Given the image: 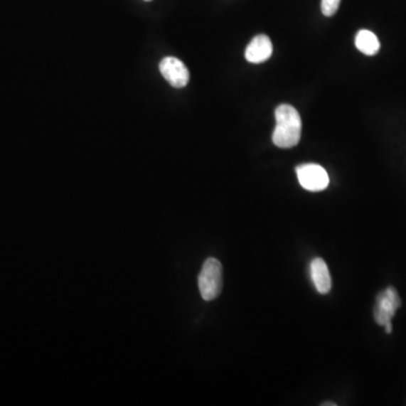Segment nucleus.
Returning a JSON list of instances; mask_svg holds the SVG:
<instances>
[{
	"label": "nucleus",
	"instance_id": "nucleus-1",
	"mask_svg": "<svg viewBox=\"0 0 406 406\" xmlns=\"http://www.w3.org/2000/svg\"><path fill=\"white\" fill-rule=\"evenodd\" d=\"M276 128L273 131V144L279 148L294 147L301 137V117L297 109L289 104H281L276 109Z\"/></svg>",
	"mask_w": 406,
	"mask_h": 406
},
{
	"label": "nucleus",
	"instance_id": "nucleus-2",
	"mask_svg": "<svg viewBox=\"0 0 406 406\" xmlns=\"http://www.w3.org/2000/svg\"><path fill=\"white\" fill-rule=\"evenodd\" d=\"M200 294L205 301H211L219 297L223 289V265L215 257L205 260L200 271L199 278Z\"/></svg>",
	"mask_w": 406,
	"mask_h": 406
},
{
	"label": "nucleus",
	"instance_id": "nucleus-3",
	"mask_svg": "<svg viewBox=\"0 0 406 406\" xmlns=\"http://www.w3.org/2000/svg\"><path fill=\"white\" fill-rule=\"evenodd\" d=\"M400 307L401 298L394 287H388L384 292H379L374 309L375 321L377 324L385 326L388 334L392 333V319Z\"/></svg>",
	"mask_w": 406,
	"mask_h": 406
},
{
	"label": "nucleus",
	"instance_id": "nucleus-4",
	"mask_svg": "<svg viewBox=\"0 0 406 406\" xmlns=\"http://www.w3.org/2000/svg\"><path fill=\"white\" fill-rule=\"evenodd\" d=\"M300 186L311 192L323 191L330 184L325 169L319 164H303L296 169Z\"/></svg>",
	"mask_w": 406,
	"mask_h": 406
},
{
	"label": "nucleus",
	"instance_id": "nucleus-5",
	"mask_svg": "<svg viewBox=\"0 0 406 406\" xmlns=\"http://www.w3.org/2000/svg\"><path fill=\"white\" fill-rule=\"evenodd\" d=\"M159 71L164 78L174 88L186 87L190 80V73L186 65L178 58H164L159 63Z\"/></svg>",
	"mask_w": 406,
	"mask_h": 406
},
{
	"label": "nucleus",
	"instance_id": "nucleus-6",
	"mask_svg": "<svg viewBox=\"0 0 406 406\" xmlns=\"http://www.w3.org/2000/svg\"><path fill=\"white\" fill-rule=\"evenodd\" d=\"M273 47L269 36H261L253 38L246 48L245 58L248 63H262L269 60L272 55Z\"/></svg>",
	"mask_w": 406,
	"mask_h": 406
},
{
	"label": "nucleus",
	"instance_id": "nucleus-7",
	"mask_svg": "<svg viewBox=\"0 0 406 406\" xmlns=\"http://www.w3.org/2000/svg\"><path fill=\"white\" fill-rule=\"evenodd\" d=\"M311 277L314 286L319 294H325L330 292L332 288V279L324 260L316 257L311 261Z\"/></svg>",
	"mask_w": 406,
	"mask_h": 406
},
{
	"label": "nucleus",
	"instance_id": "nucleus-8",
	"mask_svg": "<svg viewBox=\"0 0 406 406\" xmlns=\"http://www.w3.org/2000/svg\"><path fill=\"white\" fill-rule=\"evenodd\" d=\"M356 47L365 55H375L380 49L378 38L368 30H360L356 36Z\"/></svg>",
	"mask_w": 406,
	"mask_h": 406
},
{
	"label": "nucleus",
	"instance_id": "nucleus-9",
	"mask_svg": "<svg viewBox=\"0 0 406 406\" xmlns=\"http://www.w3.org/2000/svg\"><path fill=\"white\" fill-rule=\"evenodd\" d=\"M340 4H341V0H322L321 9H322L323 14L327 17L336 15L338 7H340Z\"/></svg>",
	"mask_w": 406,
	"mask_h": 406
},
{
	"label": "nucleus",
	"instance_id": "nucleus-10",
	"mask_svg": "<svg viewBox=\"0 0 406 406\" xmlns=\"http://www.w3.org/2000/svg\"><path fill=\"white\" fill-rule=\"evenodd\" d=\"M322 406H336V403H323Z\"/></svg>",
	"mask_w": 406,
	"mask_h": 406
},
{
	"label": "nucleus",
	"instance_id": "nucleus-11",
	"mask_svg": "<svg viewBox=\"0 0 406 406\" xmlns=\"http://www.w3.org/2000/svg\"><path fill=\"white\" fill-rule=\"evenodd\" d=\"M145 1H151V0H145Z\"/></svg>",
	"mask_w": 406,
	"mask_h": 406
}]
</instances>
